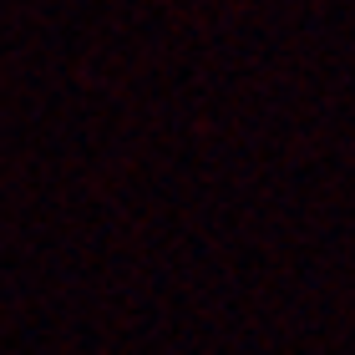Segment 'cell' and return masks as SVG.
Listing matches in <instances>:
<instances>
[]
</instances>
